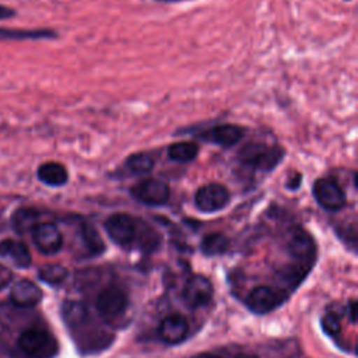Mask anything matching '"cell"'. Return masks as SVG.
Segmentation results:
<instances>
[{
    "mask_svg": "<svg viewBox=\"0 0 358 358\" xmlns=\"http://www.w3.org/2000/svg\"><path fill=\"white\" fill-rule=\"evenodd\" d=\"M199 151L200 148L196 141H176L168 147L166 152L169 159L179 164H187L197 158Z\"/></svg>",
    "mask_w": 358,
    "mask_h": 358,
    "instance_id": "ffe728a7",
    "label": "cell"
},
{
    "mask_svg": "<svg viewBox=\"0 0 358 358\" xmlns=\"http://www.w3.org/2000/svg\"><path fill=\"white\" fill-rule=\"evenodd\" d=\"M36 176L42 183L53 187L63 186L69 180V172L66 166L55 161L43 162L42 165H39L36 171Z\"/></svg>",
    "mask_w": 358,
    "mask_h": 358,
    "instance_id": "e0dca14e",
    "label": "cell"
},
{
    "mask_svg": "<svg viewBox=\"0 0 358 358\" xmlns=\"http://www.w3.org/2000/svg\"><path fill=\"white\" fill-rule=\"evenodd\" d=\"M62 316L71 337L76 340L83 352H96L106 348L113 337L109 333L99 330L92 320L84 303L77 301H67L63 303Z\"/></svg>",
    "mask_w": 358,
    "mask_h": 358,
    "instance_id": "6da1fadb",
    "label": "cell"
},
{
    "mask_svg": "<svg viewBox=\"0 0 358 358\" xmlns=\"http://www.w3.org/2000/svg\"><path fill=\"white\" fill-rule=\"evenodd\" d=\"M213 294L214 289L210 280L201 274L192 275L182 289V298L190 308H200L207 305L211 301Z\"/></svg>",
    "mask_w": 358,
    "mask_h": 358,
    "instance_id": "30bf717a",
    "label": "cell"
},
{
    "mask_svg": "<svg viewBox=\"0 0 358 358\" xmlns=\"http://www.w3.org/2000/svg\"><path fill=\"white\" fill-rule=\"evenodd\" d=\"M284 299L285 295H282L278 289H274L268 285H259L249 292L246 298V305L252 312L257 315H264L278 308L284 302Z\"/></svg>",
    "mask_w": 358,
    "mask_h": 358,
    "instance_id": "9c48e42d",
    "label": "cell"
},
{
    "mask_svg": "<svg viewBox=\"0 0 358 358\" xmlns=\"http://www.w3.org/2000/svg\"><path fill=\"white\" fill-rule=\"evenodd\" d=\"M11 278H13V273L10 271V268H7L0 263V289L7 287L11 282Z\"/></svg>",
    "mask_w": 358,
    "mask_h": 358,
    "instance_id": "484cf974",
    "label": "cell"
},
{
    "mask_svg": "<svg viewBox=\"0 0 358 358\" xmlns=\"http://www.w3.org/2000/svg\"><path fill=\"white\" fill-rule=\"evenodd\" d=\"M229 190L221 183H207L197 189L194 204L201 213H215L229 203Z\"/></svg>",
    "mask_w": 358,
    "mask_h": 358,
    "instance_id": "ba28073f",
    "label": "cell"
},
{
    "mask_svg": "<svg viewBox=\"0 0 358 358\" xmlns=\"http://www.w3.org/2000/svg\"><path fill=\"white\" fill-rule=\"evenodd\" d=\"M284 158V150L278 145L264 143H249L239 152V162L252 169L268 172L274 169Z\"/></svg>",
    "mask_w": 358,
    "mask_h": 358,
    "instance_id": "3957f363",
    "label": "cell"
},
{
    "mask_svg": "<svg viewBox=\"0 0 358 358\" xmlns=\"http://www.w3.org/2000/svg\"><path fill=\"white\" fill-rule=\"evenodd\" d=\"M42 299L41 288L31 280H20L10 289V301L20 308H32Z\"/></svg>",
    "mask_w": 358,
    "mask_h": 358,
    "instance_id": "5bb4252c",
    "label": "cell"
},
{
    "mask_svg": "<svg viewBox=\"0 0 358 358\" xmlns=\"http://www.w3.org/2000/svg\"><path fill=\"white\" fill-rule=\"evenodd\" d=\"M245 129L234 123H222L208 127L199 133V138L220 147H232L242 140Z\"/></svg>",
    "mask_w": 358,
    "mask_h": 358,
    "instance_id": "7c38bea8",
    "label": "cell"
},
{
    "mask_svg": "<svg viewBox=\"0 0 358 358\" xmlns=\"http://www.w3.org/2000/svg\"><path fill=\"white\" fill-rule=\"evenodd\" d=\"M38 277L49 285H59L66 280L67 268L60 264H46L39 268Z\"/></svg>",
    "mask_w": 358,
    "mask_h": 358,
    "instance_id": "cb8c5ba5",
    "label": "cell"
},
{
    "mask_svg": "<svg viewBox=\"0 0 358 358\" xmlns=\"http://www.w3.org/2000/svg\"><path fill=\"white\" fill-rule=\"evenodd\" d=\"M18 350L25 358H53L59 352V343L43 329H27L17 340Z\"/></svg>",
    "mask_w": 358,
    "mask_h": 358,
    "instance_id": "7a4b0ae2",
    "label": "cell"
},
{
    "mask_svg": "<svg viewBox=\"0 0 358 358\" xmlns=\"http://www.w3.org/2000/svg\"><path fill=\"white\" fill-rule=\"evenodd\" d=\"M105 229L109 238L119 246L131 245L138 235L137 220L124 213H116L106 218Z\"/></svg>",
    "mask_w": 358,
    "mask_h": 358,
    "instance_id": "5b68a950",
    "label": "cell"
},
{
    "mask_svg": "<svg viewBox=\"0 0 358 358\" xmlns=\"http://www.w3.org/2000/svg\"><path fill=\"white\" fill-rule=\"evenodd\" d=\"M0 256L7 259L17 268H27L32 262L27 245L15 239L0 241Z\"/></svg>",
    "mask_w": 358,
    "mask_h": 358,
    "instance_id": "2e32d148",
    "label": "cell"
},
{
    "mask_svg": "<svg viewBox=\"0 0 358 358\" xmlns=\"http://www.w3.org/2000/svg\"><path fill=\"white\" fill-rule=\"evenodd\" d=\"M57 34L48 28L36 29H22V28H0V41H38V39H52Z\"/></svg>",
    "mask_w": 358,
    "mask_h": 358,
    "instance_id": "ac0fdd59",
    "label": "cell"
},
{
    "mask_svg": "<svg viewBox=\"0 0 358 358\" xmlns=\"http://www.w3.org/2000/svg\"><path fill=\"white\" fill-rule=\"evenodd\" d=\"M81 238H83V242H84L85 248L88 249L90 255H99L103 252L105 246H103L102 238L99 236V234L94 225L87 224V222L81 225Z\"/></svg>",
    "mask_w": 358,
    "mask_h": 358,
    "instance_id": "603a6c76",
    "label": "cell"
},
{
    "mask_svg": "<svg viewBox=\"0 0 358 358\" xmlns=\"http://www.w3.org/2000/svg\"><path fill=\"white\" fill-rule=\"evenodd\" d=\"M197 358H220L218 355H214V354H201L200 357H197Z\"/></svg>",
    "mask_w": 358,
    "mask_h": 358,
    "instance_id": "f546056e",
    "label": "cell"
},
{
    "mask_svg": "<svg viewBox=\"0 0 358 358\" xmlns=\"http://www.w3.org/2000/svg\"><path fill=\"white\" fill-rule=\"evenodd\" d=\"M288 250L292 257L302 262V264H305L306 267H309L310 263L315 260L316 246L313 238L302 228H298L292 232L288 242Z\"/></svg>",
    "mask_w": 358,
    "mask_h": 358,
    "instance_id": "4fadbf2b",
    "label": "cell"
},
{
    "mask_svg": "<svg viewBox=\"0 0 358 358\" xmlns=\"http://www.w3.org/2000/svg\"><path fill=\"white\" fill-rule=\"evenodd\" d=\"M301 179H302V176H301L299 173H296L295 178L289 179V180L287 182V187H288V189H292V190L298 189V187H299V183H301Z\"/></svg>",
    "mask_w": 358,
    "mask_h": 358,
    "instance_id": "83f0119b",
    "label": "cell"
},
{
    "mask_svg": "<svg viewBox=\"0 0 358 358\" xmlns=\"http://www.w3.org/2000/svg\"><path fill=\"white\" fill-rule=\"evenodd\" d=\"M187 331H189L187 320L178 313L164 317L158 329L159 338L166 344H178L183 341L185 337L187 336Z\"/></svg>",
    "mask_w": 358,
    "mask_h": 358,
    "instance_id": "9a60e30c",
    "label": "cell"
},
{
    "mask_svg": "<svg viewBox=\"0 0 358 358\" xmlns=\"http://www.w3.org/2000/svg\"><path fill=\"white\" fill-rule=\"evenodd\" d=\"M155 159L148 152H136L129 155L123 162V172L126 176L145 175L154 169Z\"/></svg>",
    "mask_w": 358,
    "mask_h": 358,
    "instance_id": "d6986e66",
    "label": "cell"
},
{
    "mask_svg": "<svg viewBox=\"0 0 358 358\" xmlns=\"http://www.w3.org/2000/svg\"><path fill=\"white\" fill-rule=\"evenodd\" d=\"M229 246V241L228 238L221 234V232H213V234H207L200 243V249L204 255L207 256H218L222 255L224 252H227Z\"/></svg>",
    "mask_w": 358,
    "mask_h": 358,
    "instance_id": "7402d4cb",
    "label": "cell"
},
{
    "mask_svg": "<svg viewBox=\"0 0 358 358\" xmlns=\"http://www.w3.org/2000/svg\"><path fill=\"white\" fill-rule=\"evenodd\" d=\"M34 245L43 255H55L62 249L63 236L53 222H38L32 231Z\"/></svg>",
    "mask_w": 358,
    "mask_h": 358,
    "instance_id": "8fae6325",
    "label": "cell"
},
{
    "mask_svg": "<svg viewBox=\"0 0 358 358\" xmlns=\"http://www.w3.org/2000/svg\"><path fill=\"white\" fill-rule=\"evenodd\" d=\"M355 306H357L355 301H351L350 302V315H351V320L352 322H355Z\"/></svg>",
    "mask_w": 358,
    "mask_h": 358,
    "instance_id": "f1b7e54d",
    "label": "cell"
},
{
    "mask_svg": "<svg viewBox=\"0 0 358 358\" xmlns=\"http://www.w3.org/2000/svg\"><path fill=\"white\" fill-rule=\"evenodd\" d=\"M129 306V296L126 291H123L117 285L105 287L95 299V308L99 316L108 322L113 323L120 319Z\"/></svg>",
    "mask_w": 358,
    "mask_h": 358,
    "instance_id": "277c9868",
    "label": "cell"
},
{
    "mask_svg": "<svg viewBox=\"0 0 358 358\" xmlns=\"http://www.w3.org/2000/svg\"><path fill=\"white\" fill-rule=\"evenodd\" d=\"M39 215H41L39 211L35 208H28V207L18 208L11 217L13 228L18 234H25L28 231H32V228L38 224Z\"/></svg>",
    "mask_w": 358,
    "mask_h": 358,
    "instance_id": "44dd1931",
    "label": "cell"
},
{
    "mask_svg": "<svg viewBox=\"0 0 358 358\" xmlns=\"http://www.w3.org/2000/svg\"><path fill=\"white\" fill-rule=\"evenodd\" d=\"M313 196L317 204L329 211H338L347 203L343 187L333 178H319L313 183Z\"/></svg>",
    "mask_w": 358,
    "mask_h": 358,
    "instance_id": "52a82bcc",
    "label": "cell"
},
{
    "mask_svg": "<svg viewBox=\"0 0 358 358\" xmlns=\"http://www.w3.org/2000/svg\"><path fill=\"white\" fill-rule=\"evenodd\" d=\"M159 3H179V1H185V0H155Z\"/></svg>",
    "mask_w": 358,
    "mask_h": 358,
    "instance_id": "4dcf8cb0",
    "label": "cell"
},
{
    "mask_svg": "<svg viewBox=\"0 0 358 358\" xmlns=\"http://www.w3.org/2000/svg\"><path fill=\"white\" fill-rule=\"evenodd\" d=\"M131 196L147 206H162L169 200L171 189L166 182L157 178H145L130 189Z\"/></svg>",
    "mask_w": 358,
    "mask_h": 358,
    "instance_id": "8992f818",
    "label": "cell"
},
{
    "mask_svg": "<svg viewBox=\"0 0 358 358\" xmlns=\"http://www.w3.org/2000/svg\"><path fill=\"white\" fill-rule=\"evenodd\" d=\"M322 326L326 330V333L330 334V336H337L340 333V330H341L340 319L336 315H333V313H329V315H326L323 317Z\"/></svg>",
    "mask_w": 358,
    "mask_h": 358,
    "instance_id": "d4e9b609",
    "label": "cell"
},
{
    "mask_svg": "<svg viewBox=\"0 0 358 358\" xmlns=\"http://www.w3.org/2000/svg\"><path fill=\"white\" fill-rule=\"evenodd\" d=\"M15 14V11L7 6L0 4V20H6V18H11Z\"/></svg>",
    "mask_w": 358,
    "mask_h": 358,
    "instance_id": "4316f807",
    "label": "cell"
}]
</instances>
